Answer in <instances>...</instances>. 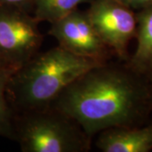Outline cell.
<instances>
[{"label":"cell","instance_id":"6da1fadb","mask_svg":"<svg viewBox=\"0 0 152 152\" xmlns=\"http://www.w3.org/2000/svg\"><path fill=\"white\" fill-rule=\"evenodd\" d=\"M49 107L75 122L91 138L112 128L143 124L152 111V83L127 64L105 63L70 84Z\"/></svg>","mask_w":152,"mask_h":152},{"label":"cell","instance_id":"7a4b0ae2","mask_svg":"<svg viewBox=\"0 0 152 152\" xmlns=\"http://www.w3.org/2000/svg\"><path fill=\"white\" fill-rule=\"evenodd\" d=\"M105 63L60 46L37 53L12 74L7 88L9 101L16 114L48 108L70 84Z\"/></svg>","mask_w":152,"mask_h":152},{"label":"cell","instance_id":"3957f363","mask_svg":"<svg viewBox=\"0 0 152 152\" xmlns=\"http://www.w3.org/2000/svg\"><path fill=\"white\" fill-rule=\"evenodd\" d=\"M24 152H81L90 137L58 111L48 107L16 114L15 136Z\"/></svg>","mask_w":152,"mask_h":152},{"label":"cell","instance_id":"277c9868","mask_svg":"<svg viewBox=\"0 0 152 152\" xmlns=\"http://www.w3.org/2000/svg\"><path fill=\"white\" fill-rule=\"evenodd\" d=\"M43 37L27 11L0 6V59L18 69L38 53Z\"/></svg>","mask_w":152,"mask_h":152},{"label":"cell","instance_id":"5b68a950","mask_svg":"<svg viewBox=\"0 0 152 152\" xmlns=\"http://www.w3.org/2000/svg\"><path fill=\"white\" fill-rule=\"evenodd\" d=\"M87 13L104 44L127 62L129 45L137 34L134 10L116 0H91Z\"/></svg>","mask_w":152,"mask_h":152},{"label":"cell","instance_id":"8992f818","mask_svg":"<svg viewBox=\"0 0 152 152\" xmlns=\"http://www.w3.org/2000/svg\"><path fill=\"white\" fill-rule=\"evenodd\" d=\"M48 33L58 46L76 55L103 62L108 57V48L99 37L87 11L76 9L51 23Z\"/></svg>","mask_w":152,"mask_h":152},{"label":"cell","instance_id":"52a82bcc","mask_svg":"<svg viewBox=\"0 0 152 152\" xmlns=\"http://www.w3.org/2000/svg\"><path fill=\"white\" fill-rule=\"evenodd\" d=\"M96 146L103 152H149L152 150V123L117 127L101 132Z\"/></svg>","mask_w":152,"mask_h":152},{"label":"cell","instance_id":"ba28073f","mask_svg":"<svg viewBox=\"0 0 152 152\" xmlns=\"http://www.w3.org/2000/svg\"><path fill=\"white\" fill-rule=\"evenodd\" d=\"M136 48L126 64L152 83V5L137 11Z\"/></svg>","mask_w":152,"mask_h":152},{"label":"cell","instance_id":"9c48e42d","mask_svg":"<svg viewBox=\"0 0 152 152\" xmlns=\"http://www.w3.org/2000/svg\"><path fill=\"white\" fill-rule=\"evenodd\" d=\"M90 0H35L33 16L38 22L53 23Z\"/></svg>","mask_w":152,"mask_h":152},{"label":"cell","instance_id":"30bf717a","mask_svg":"<svg viewBox=\"0 0 152 152\" xmlns=\"http://www.w3.org/2000/svg\"><path fill=\"white\" fill-rule=\"evenodd\" d=\"M16 69L11 67L0 69V136H15L16 113L9 101L7 88L12 74Z\"/></svg>","mask_w":152,"mask_h":152},{"label":"cell","instance_id":"8fae6325","mask_svg":"<svg viewBox=\"0 0 152 152\" xmlns=\"http://www.w3.org/2000/svg\"><path fill=\"white\" fill-rule=\"evenodd\" d=\"M35 0H0L1 7L14 8L29 12L32 10Z\"/></svg>","mask_w":152,"mask_h":152},{"label":"cell","instance_id":"7c38bea8","mask_svg":"<svg viewBox=\"0 0 152 152\" xmlns=\"http://www.w3.org/2000/svg\"><path fill=\"white\" fill-rule=\"evenodd\" d=\"M152 5V0H130L129 7L134 10H140L146 7Z\"/></svg>","mask_w":152,"mask_h":152},{"label":"cell","instance_id":"4fadbf2b","mask_svg":"<svg viewBox=\"0 0 152 152\" xmlns=\"http://www.w3.org/2000/svg\"><path fill=\"white\" fill-rule=\"evenodd\" d=\"M116 1H118V2H119V3H122V4H126V5L129 6V1H130V0H116Z\"/></svg>","mask_w":152,"mask_h":152},{"label":"cell","instance_id":"5bb4252c","mask_svg":"<svg viewBox=\"0 0 152 152\" xmlns=\"http://www.w3.org/2000/svg\"><path fill=\"white\" fill-rule=\"evenodd\" d=\"M3 67H8V66H6L5 64H4V62L0 59V69H1V68H3Z\"/></svg>","mask_w":152,"mask_h":152}]
</instances>
